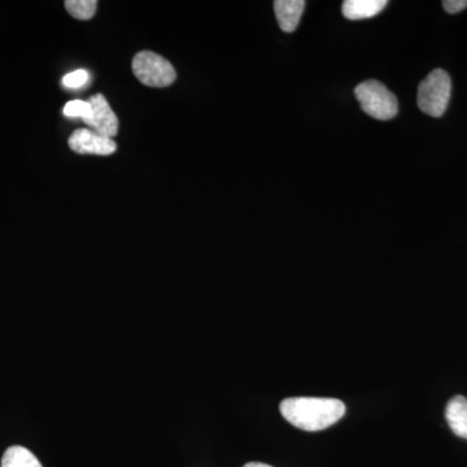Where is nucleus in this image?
I'll return each instance as SVG.
<instances>
[{"mask_svg": "<svg viewBox=\"0 0 467 467\" xmlns=\"http://www.w3.org/2000/svg\"><path fill=\"white\" fill-rule=\"evenodd\" d=\"M445 418L451 431L460 438L467 439V399L454 396L445 409Z\"/></svg>", "mask_w": 467, "mask_h": 467, "instance_id": "obj_9", "label": "nucleus"}, {"mask_svg": "<svg viewBox=\"0 0 467 467\" xmlns=\"http://www.w3.org/2000/svg\"><path fill=\"white\" fill-rule=\"evenodd\" d=\"M2 467H43L38 459L26 448L15 445L5 451Z\"/></svg>", "mask_w": 467, "mask_h": 467, "instance_id": "obj_10", "label": "nucleus"}, {"mask_svg": "<svg viewBox=\"0 0 467 467\" xmlns=\"http://www.w3.org/2000/svg\"><path fill=\"white\" fill-rule=\"evenodd\" d=\"M451 92L450 75L442 69L432 70L418 88V107L426 115L441 117L450 103Z\"/></svg>", "mask_w": 467, "mask_h": 467, "instance_id": "obj_2", "label": "nucleus"}, {"mask_svg": "<svg viewBox=\"0 0 467 467\" xmlns=\"http://www.w3.org/2000/svg\"><path fill=\"white\" fill-rule=\"evenodd\" d=\"M279 409L292 426L312 432L328 429L346 414L343 401L328 398H288Z\"/></svg>", "mask_w": 467, "mask_h": 467, "instance_id": "obj_1", "label": "nucleus"}, {"mask_svg": "<svg viewBox=\"0 0 467 467\" xmlns=\"http://www.w3.org/2000/svg\"><path fill=\"white\" fill-rule=\"evenodd\" d=\"M387 5V0H346L342 11L348 20L358 21L377 16Z\"/></svg>", "mask_w": 467, "mask_h": 467, "instance_id": "obj_8", "label": "nucleus"}, {"mask_svg": "<svg viewBox=\"0 0 467 467\" xmlns=\"http://www.w3.org/2000/svg\"><path fill=\"white\" fill-rule=\"evenodd\" d=\"M306 3L304 0H276L275 11L279 26L285 33H292L299 26Z\"/></svg>", "mask_w": 467, "mask_h": 467, "instance_id": "obj_7", "label": "nucleus"}, {"mask_svg": "<svg viewBox=\"0 0 467 467\" xmlns=\"http://www.w3.org/2000/svg\"><path fill=\"white\" fill-rule=\"evenodd\" d=\"M359 106L373 119L387 121L398 115L399 103L395 95L376 79L362 82L355 88Z\"/></svg>", "mask_w": 467, "mask_h": 467, "instance_id": "obj_3", "label": "nucleus"}, {"mask_svg": "<svg viewBox=\"0 0 467 467\" xmlns=\"http://www.w3.org/2000/svg\"><path fill=\"white\" fill-rule=\"evenodd\" d=\"M88 78H90V76H88V70L78 69L64 77L63 85L67 88H84L88 84Z\"/></svg>", "mask_w": 467, "mask_h": 467, "instance_id": "obj_13", "label": "nucleus"}, {"mask_svg": "<svg viewBox=\"0 0 467 467\" xmlns=\"http://www.w3.org/2000/svg\"><path fill=\"white\" fill-rule=\"evenodd\" d=\"M63 112L64 116L70 117V119H82L86 121V119H90L91 106L88 100L67 101Z\"/></svg>", "mask_w": 467, "mask_h": 467, "instance_id": "obj_12", "label": "nucleus"}, {"mask_svg": "<svg viewBox=\"0 0 467 467\" xmlns=\"http://www.w3.org/2000/svg\"><path fill=\"white\" fill-rule=\"evenodd\" d=\"M97 0H67L66 8L77 20H90L97 12Z\"/></svg>", "mask_w": 467, "mask_h": 467, "instance_id": "obj_11", "label": "nucleus"}, {"mask_svg": "<svg viewBox=\"0 0 467 467\" xmlns=\"http://www.w3.org/2000/svg\"><path fill=\"white\" fill-rule=\"evenodd\" d=\"M88 103L91 106V116L90 119H86L85 124L90 126L95 133L113 140L119 131V119L110 109L109 101L103 95L97 94L88 99Z\"/></svg>", "mask_w": 467, "mask_h": 467, "instance_id": "obj_6", "label": "nucleus"}, {"mask_svg": "<svg viewBox=\"0 0 467 467\" xmlns=\"http://www.w3.org/2000/svg\"><path fill=\"white\" fill-rule=\"evenodd\" d=\"M243 467H273V466H269V465H266V463H261V462H250V463H245V465Z\"/></svg>", "mask_w": 467, "mask_h": 467, "instance_id": "obj_15", "label": "nucleus"}, {"mask_svg": "<svg viewBox=\"0 0 467 467\" xmlns=\"http://www.w3.org/2000/svg\"><path fill=\"white\" fill-rule=\"evenodd\" d=\"M131 67L135 77L150 88H168L177 78V73L167 58L152 51L135 55Z\"/></svg>", "mask_w": 467, "mask_h": 467, "instance_id": "obj_4", "label": "nucleus"}, {"mask_svg": "<svg viewBox=\"0 0 467 467\" xmlns=\"http://www.w3.org/2000/svg\"><path fill=\"white\" fill-rule=\"evenodd\" d=\"M442 7L448 14H459V12L467 8V0H445V2H442Z\"/></svg>", "mask_w": 467, "mask_h": 467, "instance_id": "obj_14", "label": "nucleus"}, {"mask_svg": "<svg viewBox=\"0 0 467 467\" xmlns=\"http://www.w3.org/2000/svg\"><path fill=\"white\" fill-rule=\"evenodd\" d=\"M70 150L81 155L109 156L116 152L115 140L103 135L95 133L90 129H77L75 133L70 135Z\"/></svg>", "mask_w": 467, "mask_h": 467, "instance_id": "obj_5", "label": "nucleus"}]
</instances>
